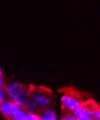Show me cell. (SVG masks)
I'll list each match as a JSON object with an SVG mask.
<instances>
[{
  "label": "cell",
  "mask_w": 100,
  "mask_h": 120,
  "mask_svg": "<svg viewBox=\"0 0 100 120\" xmlns=\"http://www.w3.org/2000/svg\"><path fill=\"white\" fill-rule=\"evenodd\" d=\"M61 104L62 108L68 112H73L83 105L80 98L71 93H65L62 95L61 97Z\"/></svg>",
  "instance_id": "1"
},
{
  "label": "cell",
  "mask_w": 100,
  "mask_h": 120,
  "mask_svg": "<svg viewBox=\"0 0 100 120\" xmlns=\"http://www.w3.org/2000/svg\"><path fill=\"white\" fill-rule=\"evenodd\" d=\"M4 90L6 95L10 98L11 100L20 96H29V93L26 88L17 82L7 84L4 88Z\"/></svg>",
  "instance_id": "2"
},
{
  "label": "cell",
  "mask_w": 100,
  "mask_h": 120,
  "mask_svg": "<svg viewBox=\"0 0 100 120\" xmlns=\"http://www.w3.org/2000/svg\"><path fill=\"white\" fill-rule=\"evenodd\" d=\"M20 108L11 100H4L0 104V113L7 119L12 120Z\"/></svg>",
  "instance_id": "3"
},
{
  "label": "cell",
  "mask_w": 100,
  "mask_h": 120,
  "mask_svg": "<svg viewBox=\"0 0 100 120\" xmlns=\"http://www.w3.org/2000/svg\"><path fill=\"white\" fill-rule=\"evenodd\" d=\"M32 99L36 102L39 108L46 109L50 105V98L48 94L44 93V91H37L35 92L33 95Z\"/></svg>",
  "instance_id": "4"
},
{
  "label": "cell",
  "mask_w": 100,
  "mask_h": 120,
  "mask_svg": "<svg viewBox=\"0 0 100 120\" xmlns=\"http://www.w3.org/2000/svg\"><path fill=\"white\" fill-rule=\"evenodd\" d=\"M72 114L74 115L76 118L91 116V109L87 105H81L80 107H78L72 112Z\"/></svg>",
  "instance_id": "5"
},
{
  "label": "cell",
  "mask_w": 100,
  "mask_h": 120,
  "mask_svg": "<svg viewBox=\"0 0 100 120\" xmlns=\"http://www.w3.org/2000/svg\"><path fill=\"white\" fill-rule=\"evenodd\" d=\"M39 120H57V116L54 110L46 109L39 116Z\"/></svg>",
  "instance_id": "6"
},
{
  "label": "cell",
  "mask_w": 100,
  "mask_h": 120,
  "mask_svg": "<svg viewBox=\"0 0 100 120\" xmlns=\"http://www.w3.org/2000/svg\"><path fill=\"white\" fill-rule=\"evenodd\" d=\"M37 108H39L38 105H37L36 102L33 99L28 101L25 105V106L24 107L25 110L27 112H34L37 109Z\"/></svg>",
  "instance_id": "7"
},
{
  "label": "cell",
  "mask_w": 100,
  "mask_h": 120,
  "mask_svg": "<svg viewBox=\"0 0 100 120\" xmlns=\"http://www.w3.org/2000/svg\"><path fill=\"white\" fill-rule=\"evenodd\" d=\"M27 114V111L25 110V109H20L13 116L12 120H25V116Z\"/></svg>",
  "instance_id": "8"
},
{
  "label": "cell",
  "mask_w": 100,
  "mask_h": 120,
  "mask_svg": "<svg viewBox=\"0 0 100 120\" xmlns=\"http://www.w3.org/2000/svg\"><path fill=\"white\" fill-rule=\"evenodd\" d=\"M91 109V117L94 120L100 119V109L97 107H92Z\"/></svg>",
  "instance_id": "9"
},
{
  "label": "cell",
  "mask_w": 100,
  "mask_h": 120,
  "mask_svg": "<svg viewBox=\"0 0 100 120\" xmlns=\"http://www.w3.org/2000/svg\"><path fill=\"white\" fill-rule=\"evenodd\" d=\"M26 120H39V115H38L35 112H27L25 116Z\"/></svg>",
  "instance_id": "10"
},
{
  "label": "cell",
  "mask_w": 100,
  "mask_h": 120,
  "mask_svg": "<svg viewBox=\"0 0 100 120\" xmlns=\"http://www.w3.org/2000/svg\"><path fill=\"white\" fill-rule=\"evenodd\" d=\"M57 120H77V119L72 114H69L64 116L63 117H62L60 119H57Z\"/></svg>",
  "instance_id": "11"
},
{
  "label": "cell",
  "mask_w": 100,
  "mask_h": 120,
  "mask_svg": "<svg viewBox=\"0 0 100 120\" xmlns=\"http://www.w3.org/2000/svg\"><path fill=\"white\" fill-rule=\"evenodd\" d=\"M5 96L6 93L4 87H0V104L5 100Z\"/></svg>",
  "instance_id": "12"
},
{
  "label": "cell",
  "mask_w": 100,
  "mask_h": 120,
  "mask_svg": "<svg viewBox=\"0 0 100 120\" xmlns=\"http://www.w3.org/2000/svg\"><path fill=\"white\" fill-rule=\"evenodd\" d=\"M0 87H4V80L2 76H0Z\"/></svg>",
  "instance_id": "13"
},
{
  "label": "cell",
  "mask_w": 100,
  "mask_h": 120,
  "mask_svg": "<svg viewBox=\"0 0 100 120\" xmlns=\"http://www.w3.org/2000/svg\"><path fill=\"white\" fill-rule=\"evenodd\" d=\"M2 69L0 68V76H2Z\"/></svg>",
  "instance_id": "14"
},
{
  "label": "cell",
  "mask_w": 100,
  "mask_h": 120,
  "mask_svg": "<svg viewBox=\"0 0 100 120\" xmlns=\"http://www.w3.org/2000/svg\"><path fill=\"white\" fill-rule=\"evenodd\" d=\"M99 120H100V119H99Z\"/></svg>",
  "instance_id": "15"
}]
</instances>
